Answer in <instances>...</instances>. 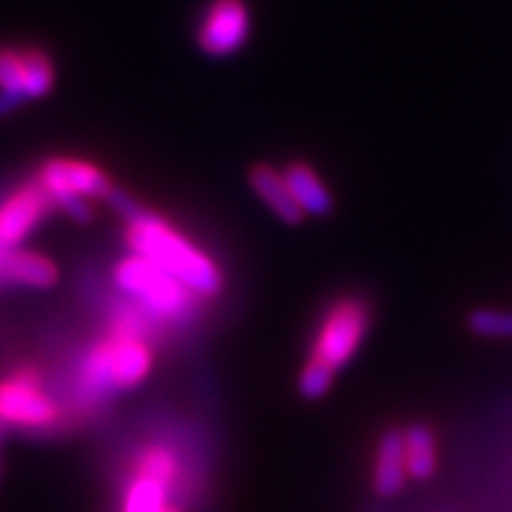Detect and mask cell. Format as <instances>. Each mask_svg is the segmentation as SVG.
I'll list each match as a JSON object with an SVG mask.
<instances>
[{
    "instance_id": "obj_8",
    "label": "cell",
    "mask_w": 512,
    "mask_h": 512,
    "mask_svg": "<svg viewBox=\"0 0 512 512\" xmlns=\"http://www.w3.org/2000/svg\"><path fill=\"white\" fill-rule=\"evenodd\" d=\"M0 420L22 427H46L55 420V406L36 380L17 377L0 384Z\"/></svg>"
},
{
    "instance_id": "obj_3",
    "label": "cell",
    "mask_w": 512,
    "mask_h": 512,
    "mask_svg": "<svg viewBox=\"0 0 512 512\" xmlns=\"http://www.w3.org/2000/svg\"><path fill=\"white\" fill-rule=\"evenodd\" d=\"M152 354L138 339H117L93 351L83 368V380L95 392H117L140 384L150 373Z\"/></svg>"
},
{
    "instance_id": "obj_12",
    "label": "cell",
    "mask_w": 512,
    "mask_h": 512,
    "mask_svg": "<svg viewBox=\"0 0 512 512\" xmlns=\"http://www.w3.org/2000/svg\"><path fill=\"white\" fill-rule=\"evenodd\" d=\"M0 278L29 287H50L57 280V268L43 254L10 249L0 256Z\"/></svg>"
},
{
    "instance_id": "obj_9",
    "label": "cell",
    "mask_w": 512,
    "mask_h": 512,
    "mask_svg": "<svg viewBox=\"0 0 512 512\" xmlns=\"http://www.w3.org/2000/svg\"><path fill=\"white\" fill-rule=\"evenodd\" d=\"M249 185L256 192L261 202L273 211L283 223L299 226L304 221V211L294 202L290 188H287L283 171H278L271 164H256L249 171Z\"/></svg>"
},
{
    "instance_id": "obj_19",
    "label": "cell",
    "mask_w": 512,
    "mask_h": 512,
    "mask_svg": "<svg viewBox=\"0 0 512 512\" xmlns=\"http://www.w3.org/2000/svg\"><path fill=\"white\" fill-rule=\"evenodd\" d=\"M140 475H147L162 482L164 486H169L171 477H174V458L164 448H155V451H150L145 456L143 465H140Z\"/></svg>"
},
{
    "instance_id": "obj_13",
    "label": "cell",
    "mask_w": 512,
    "mask_h": 512,
    "mask_svg": "<svg viewBox=\"0 0 512 512\" xmlns=\"http://www.w3.org/2000/svg\"><path fill=\"white\" fill-rule=\"evenodd\" d=\"M406 441V470L408 477L427 482L437 472V448H434V432L422 422H413L403 430Z\"/></svg>"
},
{
    "instance_id": "obj_4",
    "label": "cell",
    "mask_w": 512,
    "mask_h": 512,
    "mask_svg": "<svg viewBox=\"0 0 512 512\" xmlns=\"http://www.w3.org/2000/svg\"><path fill=\"white\" fill-rule=\"evenodd\" d=\"M252 29L245 0H211L197 29V46L204 55L228 57L245 46Z\"/></svg>"
},
{
    "instance_id": "obj_6",
    "label": "cell",
    "mask_w": 512,
    "mask_h": 512,
    "mask_svg": "<svg viewBox=\"0 0 512 512\" xmlns=\"http://www.w3.org/2000/svg\"><path fill=\"white\" fill-rule=\"evenodd\" d=\"M53 207V197L38 178L12 192L8 200L0 204V256L27 238Z\"/></svg>"
},
{
    "instance_id": "obj_22",
    "label": "cell",
    "mask_w": 512,
    "mask_h": 512,
    "mask_svg": "<svg viewBox=\"0 0 512 512\" xmlns=\"http://www.w3.org/2000/svg\"><path fill=\"white\" fill-rule=\"evenodd\" d=\"M166 512H176V510H166Z\"/></svg>"
},
{
    "instance_id": "obj_15",
    "label": "cell",
    "mask_w": 512,
    "mask_h": 512,
    "mask_svg": "<svg viewBox=\"0 0 512 512\" xmlns=\"http://www.w3.org/2000/svg\"><path fill=\"white\" fill-rule=\"evenodd\" d=\"M166 486L157 479L140 475L136 482L131 484L126 496L124 512H166Z\"/></svg>"
},
{
    "instance_id": "obj_17",
    "label": "cell",
    "mask_w": 512,
    "mask_h": 512,
    "mask_svg": "<svg viewBox=\"0 0 512 512\" xmlns=\"http://www.w3.org/2000/svg\"><path fill=\"white\" fill-rule=\"evenodd\" d=\"M467 325L479 337L512 339V311L475 309L467 316Z\"/></svg>"
},
{
    "instance_id": "obj_11",
    "label": "cell",
    "mask_w": 512,
    "mask_h": 512,
    "mask_svg": "<svg viewBox=\"0 0 512 512\" xmlns=\"http://www.w3.org/2000/svg\"><path fill=\"white\" fill-rule=\"evenodd\" d=\"M287 188H290L294 202L299 204V209L306 216H330L335 209V200H332L330 190L325 188V183L316 176V171L311 169L306 162H292L285 166L283 171Z\"/></svg>"
},
{
    "instance_id": "obj_1",
    "label": "cell",
    "mask_w": 512,
    "mask_h": 512,
    "mask_svg": "<svg viewBox=\"0 0 512 512\" xmlns=\"http://www.w3.org/2000/svg\"><path fill=\"white\" fill-rule=\"evenodd\" d=\"M107 202L126 219V245L188 287L197 297H216L223 287L219 266L202 249L185 240L155 211L145 209L126 190L114 185Z\"/></svg>"
},
{
    "instance_id": "obj_14",
    "label": "cell",
    "mask_w": 512,
    "mask_h": 512,
    "mask_svg": "<svg viewBox=\"0 0 512 512\" xmlns=\"http://www.w3.org/2000/svg\"><path fill=\"white\" fill-rule=\"evenodd\" d=\"M55 86V64L43 48H24V95L27 100L46 98Z\"/></svg>"
},
{
    "instance_id": "obj_10",
    "label": "cell",
    "mask_w": 512,
    "mask_h": 512,
    "mask_svg": "<svg viewBox=\"0 0 512 512\" xmlns=\"http://www.w3.org/2000/svg\"><path fill=\"white\" fill-rule=\"evenodd\" d=\"M406 441L403 430L392 427L382 434L375 460V491L382 498H394L406 484Z\"/></svg>"
},
{
    "instance_id": "obj_16",
    "label": "cell",
    "mask_w": 512,
    "mask_h": 512,
    "mask_svg": "<svg viewBox=\"0 0 512 512\" xmlns=\"http://www.w3.org/2000/svg\"><path fill=\"white\" fill-rule=\"evenodd\" d=\"M0 93L10 95L17 102L27 100L24 95V48H0Z\"/></svg>"
},
{
    "instance_id": "obj_7",
    "label": "cell",
    "mask_w": 512,
    "mask_h": 512,
    "mask_svg": "<svg viewBox=\"0 0 512 512\" xmlns=\"http://www.w3.org/2000/svg\"><path fill=\"white\" fill-rule=\"evenodd\" d=\"M363 332H366V316H363L361 306L351 302L339 304L325 320V328L316 344V358L335 370L344 368L356 354Z\"/></svg>"
},
{
    "instance_id": "obj_5",
    "label": "cell",
    "mask_w": 512,
    "mask_h": 512,
    "mask_svg": "<svg viewBox=\"0 0 512 512\" xmlns=\"http://www.w3.org/2000/svg\"><path fill=\"white\" fill-rule=\"evenodd\" d=\"M38 181L48 190V195H79L86 200H107L114 190L112 178L102 166L74 157H50L41 164Z\"/></svg>"
},
{
    "instance_id": "obj_2",
    "label": "cell",
    "mask_w": 512,
    "mask_h": 512,
    "mask_svg": "<svg viewBox=\"0 0 512 512\" xmlns=\"http://www.w3.org/2000/svg\"><path fill=\"white\" fill-rule=\"evenodd\" d=\"M114 280L128 297H133L157 316L176 318L188 311L192 297L188 287L143 256L131 254L119 261V266L114 268Z\"/></svg>"
},
{
    "instance_id": "obj_21",
    "label": "cell",
    "mask_w": 512,
    "mask_h": 512,
    "mask_svg": "<svg viewBox=\"0 0 512 512\" xmlns=\"http://www.w3.org/2000/svg\"><path fill=\"white\" fill-rule=\"evenodd\" d=\"M22 105V102H17L15 98H10V95L0 93V117H5V114H10L15 107Z\"/></svg>"
},
{
    "instance_id": "obj_20",
    "label": "cell",
    "mask_w": 512,
    "mask_h": 512,
    "mask_svg": "<svg viewBox=\"0 0 512 512\" xmlns=\"http://www.w3.org/2000/svg\"><path fill=\"white\" fill-rule=\"evenodd\" d=\"M53 202H55L57 209H62L67 216H72L74 221H79V223H91L93 221L91 200H86V197L62 195V197H55Z\"/></svg>"
},
{
    "instance_id": "obj_18",
    "label": "cell",
    "mask_w": 512,
    "mask_h": 512,
    "mask_svg": "<svg viewBox=\"0 0 512 512\" xmlns=\"http://www.w3.org/2000/svg\"><path fill=\"white\" fill-rule=\"evenodd\" d=\"M332 382H335V368L313 356V361L306 363L302 375H299V394L306 401H318L330 392Z\"/></svg>"
}]
</instances>
